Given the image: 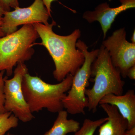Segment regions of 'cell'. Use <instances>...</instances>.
Listing matches in <instances>:
<instances>
[{
	"label": "cell",
	"instance_id": "obj_10",
	"mask_svg": "<svg viewBox=\"0 0 135 135\" xmlns=\"http://www.w3.org/2000/svg\"><path fill=\"white\" fill-rule=\"evenodd\" d=\"M106 104L117 107L122 116L127 121L128 129L135 127V93L134 90H128L124 95L109 94L99 101V104Z\"/></svg>",
	"mask_w": 135,
	"mask_h": 135
},
{
	"label": "cell",
	"instance_id": "obj_3",
	"mask_svg": "<svg viewBox=\"0 0 135 135\" xmlns=\"http://www.w3.org/2000/svg\"><path fill=\"white\" fill-rule=\"evenodd\" d=\"M91 77L94 84L92 88L86 89L85 95L88 98L87 108L94 113L105 96L123 94L125 82L122 79L119 70L113 65L108 51L102 45L91 66Z\"/></svg>",
	"mask_w": 135,
	"mask_h": 135
},
{
	"label": "cell",
	"instance_id": "obj_8",
	"mask_svg": "<svg viewBox=\"0 0 135 135\" xmlns=\"http://www.w3.org/2000/svg\"><path fill=\"white\" fill-rule=\"evenodd\" d=\"M3 16L2 29L5 35L16 31L18 27L22 25L49 24L50 16L42 0H35L27 7H18L12 11H6Z\"/></svg>",
	"mask_w": 135,
	"mask_h": 135
},
{
	"label": "cell",
	"instance_id": "obj_17",
	"mask_svg": "<svg viewBox=\"0 0 135 135\" xmlns=\"http://www.w3.org/2000/svg\"><path fill=\"white\" fill-rule=\"evenodd\" d=\"M44 4L45 5V7L47 9L49 14L50 16H51V4L52 2L56 0H42Z\"/></svg>",
	"mask_w": 135,
	"mask_h": 135
},
{
	"label": "cell",
	"instance_id": "obj_5",
	"mask_svg": "<svg viewBox=\"0 0 135 135\" xmlns=\"http://www.w3.org/2000/svg\"><path fill=\"white\" fill-rule=\"evenodd\" d=\"M76 47L83 53L85 60L74 75L71 88L62 101L64 108L68 113L72 115L85 114L84 109L88 105L85 91L91 78V66L99 51L96 49L88 51L86 44L80 40L77 41Z\"/></svg>",
	"mask_w": 135,
	"mask_h": 135
},
{
	"label": "cell",
	"instance_id": "obj_15",
	"mask_svg": "<svg viewBox=\"0 0 135 135\" xmlns=\"http://www.w3.org/2000/svg\"><path fill=\"white\" fill-rule=\"evenodd\" d=\"M5 71H0V114L6 112L4 107L5 96L4 93V77Z\"/></svg>",
	"mask_w": 135,
	"mask_h": 135
},
{
	"label": "cell",
	"instance_id": "obj_21",
	"mask_svg": "<svg viewBox=\"0 0 135 135\" xmlns=\"http://www.w3.org/2000/svg\"><path fill=\"white\" fill-rule=\"evenodd\" d=\"M131 42L133 44H135V30H134L133 35L131 39Z\"/></svg>",
	"mask_w": 135,
	"mask_h": 135
},
{
	"label": "cell",
	"instance_id": "obj_14",
	"mask_svg": "<svg viewBox=\"0 0 135 135\" xmlns=\"http://www.w3.org/2000/svg\"><path fill=\"white\" fill-rule=\"evenodd\" d=\"M18 119L11 112L0 114V135H4L11 129L18 126Z\"/></svg>",
	"mask_w": 135,
	"mask_h": 135
},
{
	"label": "cell",
	"instance_id": "obj_4",
	"mask_svg": "<svg viewBox=\"0 0 135 135\" xmlns=\"http://www.w3.org/2000/svg\"><path fill=\"white\" fill-rule=\"evenodd\" d=\"M39 38L32 24L24 25L19 30L0 38V71L6 76L13 74V69L19 63H25L34 53L32 47Z\"/></svg>",
	"mask_w": 135,
	"mask_h": 135
},
{
	"label": "cell",
	"instance_id": "obj_18",
	"mask_svg": "<svg viewBox=\"0 0 135 135\" xmlns=\"http://www.w3.org/2000/svg\"><path fill=\"white\" fill-rule=\"evenodd\" d=\"M127 77L132 80L135 79V65L131 68L128 72Z\"/></svg>",
	"mask_w": 135,
	"mask_h": 135
},
{
	"label": "cell",
	"instance_id": "obj_9",
	"mask_svg": "<svg viewBox=\"0 0 135 135\" xmlns=\"http://www.w3.org/2000/svg\"><path fill=\"white\" fill-rule=\"evenodd\" d=\"M121 5L116 8L110 7L107 3H101L93 11L84 12L83 18L89 23L96 21L99 22L103 30L104 39L115 20L116 17L121 12L135 7V0H119Z\"/></svg>",
	"mask_w": 135,
	"mask_h": 135
},
{
	"label": "cell",
	"instance_id": "obj_23",
	"mask_svg": "<svg viewBox=\"0 0 135 135\" xmlns=\"http://www.w3.org/2000/svg\"><path fill=\"white\" fill-rule=\"evenodd\" d=\"M6 135H17L13 134H7Z\"/></svg>",
	"mask_w": 135,
	"mask_h": 135
},
{
	"label": "cell",
	"instance_id": "obj_12",
	"mask_svg": "<svg viewBox=\"0 0 135 135\" xmlns=\"http://www.w3.org/2000/svg\"><path fill=\"white\" fill-rule=\"evenodd\" d=\"M58 115L50 129L43 135H66L75 133L80 128L79 122L73 119H68V113L62 110L57 113Z\"/></svg>",
	"mask_w": 135,
	"mask_h": 135
},
{
	"label": "cell",
	"instance_id": "obj_2",
	"mask_svg": "<svg viewBox=\"0 0 135 135\" xmlns=\"http://www.w3.org/2000/svg\"><path fill=\"white\" fill-rule=\"evenodd\" d=\"M73 77V75L68 74L59 83L51 84L28 73L25 74L22 81V91L32 113L44 109L53 113L63 110L62 101L71 88Z\"/></svg>",
	"mask_w": 135,
	"mask_h": 135
},
{
	"label": "cell",
	"instance_id": "obj_1",
	"mask_svg": "<svg viewBox=\"0 0 135 135\" xmlns=\"http://www.w3.org/2000/svg\"><path fill=\"white\" fill-rule=\"evenodd\" d=\"M32 25L41 39V45L47 49L54 61V78L60 82L68 74L75 75L85 60L83 53L76 47L81 34L80 29H75L69 35L62 36L53 32V27L56 25L54 21L47 25Z\"/></svg>",
	"mask_w": 135,
	"mask_h": 135
},
{
	"label": "cell",
	"instance_id": "obj_16",
	"mask_svg": "<svg viewBox=\"0 0 135 135\" xmlns=\"http://www.w3.org/2000/svg\"><path fill=\"white\" fill-rule=\"evenodd\" d=\"M0 5L5 12L10 11L11 8L19 7L18 0H0Z\"/></svg>",
	"mask_w": 135,
	"mask_h": 135
},
{
	"label": "cell",
	"instance_id": "obj_7",
	"mask_svg": "<svg viewBox=\"0 0 135 135\" xmlns=\"http://www.w3.org/2000/svg\"><path fill=\"white\" fill-rule=\"evenodd\" d=\"M102 45L108 51L114 66L126 78L129 70L135 65V44L127 40L125 28L114 32Z\"/></svg>",
	"mask_w": 135,
	"mask_h": 135
},
{
	"label": "cell",
	"instance_id": "obj_11",
	"mask_svg": "<svg viewBox=\"0 0 135 135\" xmlns=\"http://www.w3.org/2000/svg\"><path fill=\"white\" fill-rule=\"evenodd\" d=\"M100 107L107 115L108 119L99 127L98 135H127V121L114 105L101 104Z\"/></svg>",
	"mask_w": 135,
	"mask_h": 135
},
{
	"label": "cell",
	"instance_id": "obj_6",
	"mask_svg": "<svg viewBox=\"0 0 135 135\" xmlns=\"http://www.w3.org/2000/svg\"><path fill=\"white\" fill-rule=\"evenodd\" d=\"M28 70L24 63H19L13 71L11 79L4 77V107L6 112H11L19 120L27 122L35 118L25 99L22 83L25 74Z\"/></svg>",
	"mask_w": 135,
	"mask_h": 135
},
{
	"label": "cell",
	"instance_id": "obj_22",
	"mask_svg": "<svg viewBox=\"0 0 135 135\" xmlns=\"http://www.w3.org/2000/svg\"><path fill=\"white\" fill-rule=\"evenodd\" d=\"M5 12V11H4V10L3 9L2 7L0 5V16H2Z\"/></svg>",
	"mask_w": 135,
	"mask_h": 135
},
{
	"label": "cell",
	"instance_id": "obj_19",
	"mask_svg": "<svg viewBox=\"0 0 135 135\" xmlns=\"http://www.w3.org/2000/svg\"><path fill=\"white\" fill-rule=\"evenodd\" d=\"M126 133L127 135H135V127L128 129Z\"/></svg>",
	"mask_w": 135,
	"mask_h": 135
},
{
	"label": "cell",
	"instance_id": "obj_20",
	"mask_svg": "<svg viewBox=\"0 0 135 135\" xmlns=\"http://www.w3.org/2000/svg\"><path fill=\"white\" fill-rule=\"evenodd\" d=\"M2 16H0V38L5 36V34L3 32L2 29Z\"/></svg>",
	"mask_w": 135,
	"mask_h": 135
},
{
	"label": "cell",
	"instance_id": "obj_13",
	"mask_svg": "<svg viewBox=\"0 0 135 135\" xmlns=\"http://www.w3.org/2000/svg\"><path fill=\"white\" fill-rule=\"evenodd\" d=\"M107 119V117L95 120L88 119H85L82 127L75 132L74 135H94L98 128Z\"/></svg>",
	"mask_w": 135,
	"mask_h": 135
}]
</instances>
